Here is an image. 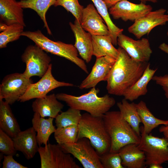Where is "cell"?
<instances>
[{
	"label": "cell",
	"instance_id": "d4e9b609",
	"mask_svg": "<svg viewBox=\"0 0 168 168\" xmlns=\"http://www.w3.org/2000/svg\"><path fill=\"white\" fill-rule=\"evenodd\" d=\"M93 54L96 58L109 56L116 59L119 54L109 35H92Z\"/></svg>",
	"mask_w": 168,
	"mask_h": 168
},
{
	"label": "cell",
	"instance_id": "9a60e30c",
	"mask_svg": "<svg viewBox=\"0 0 168 168\" xmlns=\"http://www.w3.org/2000/svg\"><path fill=\"white\" fill-rule=\"evenodd\" d=\"M116 59L109 56L97 58L91 71L79 86L81 90L95 87L98 83L106 81Z\"/></svg>",
	"mask_w": 168,
	"mask_h": 168
},
{
	"label": "cell",
	"instance_id": "cb8c5ba5",
	"mask_svg": "<svg viewBox=\"0 0 168 168\" xmlns=\"http://www.w3.org/2000/svg\"><path fill=\"white\" fill-rule=\"evenodd\" d=\"M0 129L12 138L21 131L10 105L0 100Z\"/></svg>",
	"mask_w": 168,
	"mask_h": 168
},
{
	"label": "cell",
	"instance_id": "5b68a950",
	"mask_svg": "<svg viewBox=\"0 0 168 168\" xmlns=\"http://www.w3.org/2000/svg\"><path fill=\"white\" fill-rule=\"evenodd\" d=\"M21 35L32 40L46 52L64 58L75 63L86 73H88L84 61L78 57V51L74 45L50 40L39 30L34 31H23Z\"/></svg>",
	"mask_w": 168,
	"mask_h": 168
},
{
	"label": "cell",
	"instance_id": "4316f807",
	"mask_svg": "<svg viewBox=\"0 0 168 168\" xmlns=\"http://www.w3.org/2000/svg\"><path fill=\"white\" fill-rule=\"evenodd\" d=\"M136 105L141 123L143 124L142 127L146 133H150L160 125L168 124V120L161 119L155 117L144 101L141 100Z\"/></svg>",
	"mask_w": 168,
	"mask_h": 168
},
{
	"label": "cell",
	"instance_id": "8992f818",
	"mask_svg": "<svg viewBox=\"0 0 168 168\" xmlns=\"http://www.w3.org/2000/svg\"><path fill=\"white\" fill-rule=\"evenodd\" d=\"M140 141L138 146L145 155V164L161 165L168 162V139L146 133L140 128Z\"/></svg>",
	"mask_w": 168,
	"mask_h": 168
},
{
	"label": "cell",
	"instance_id": "d6986e66",
	"mask_svg": "<svg viewBox=\"0 0 168 168\" xmlns=\"http://www.w3.org/2000/svg\"><path fill=\"white\" fill-rule=\"evenodd\" d=\"M23 9L16 0H0L1 21L8 26L18 24L26 26Z\"/></svg>",
	"mask_w": 168,
	"mask_h": 168
},
{
	"label": "cell",
	"instance_id": "6da1fadb",
	"mask_svg": "<svg viewBox=\"0 0 168 168\" xmlns=\"http://www.w3.org/2000/svg\"><path fill=\"white\" fill-rule=\"evenodd\" d=\"M118 49L119 55L106 81V88L109 94L123 96L142 75L149 63L136 61L123 48Z\"/></svg>",
	"mask_w": 168,
	"mask_h": 168
},
{
	"label": "cell",
	"instance_id": "d590c367",
	"mask_svg": "<svg viewBox=\"0 0 168 168\" xmlns=\"http://www.w3.org/2000/svg\"><path fill=\"white\" fill-rule=\"evenodd\" d=\"M12 155L4 156L2 168H27L16 161Z\"/></svg>",
	"mask_w": 168,
	"mask_h": 168
},
{
	"label": "cell",
	"instance_id": "7c38bea8",
	"mask_svg": "<svg viewBox=\"0 0 168 168\" xmlns=\"http://www.w3.org/2000/svg\"><path fill=\"white\" fill-rule=\"evenodd\" d=\"M152 7L141 2L135 4L123 0L109 8V12L115 19L134 22L152 11Z\"/></svg>",
	"mask_w": 168,
	"mask_h": 168
},
{
	"label": "cell",
	"instance_id": "8d00e7d4",
	"mask_svg": "<svg viewBox=\"0 0 168 168\" xmlns=\"http://www.w3.org/2000/svg\"><path fill=\"white\" fill-rule=\"evenodd\" d=\"M152 80L160 86L165 92L166 97L168 99V74L164 76H154Z\"/></svg>",
	"mask_w": 168,
	"mask_h": 168
},
{
	"label": "cell",
	"instance_id": "52a82bcc",
	"mask_svg": "<svg viewBox=\"0 0 168 168\" xmlns=\"http://www.w3.org/2000/svg\"><path fill=\"white\" fill-rule=\"evenodd\" d=\"M59 145L65 152L76 158L84 168H103L99 155L88 138H83L74 143Z\"/></svg>",
	"mask_w": 168,
	"mask_h": 168
},
{
	"label": "cell",
	"instance_id": "d6a6232c",
	"mask_svg": "<svg viewBox=\"0 0 168 168\" xmlns=\"http://www.w3.org/2000/svg\"><path fill=\"white\" fill-rule=\"evenodd\" d=\"M53 6L63 7L71 12L80 23L84 8L80 4L78 0H56Z\"/></svg>",
	"mask_w": 168,
	"mask_h": 168
},
{
	"label": "cell",
	"instance_id": "4fadbf2b",
	"mask_svg": "<svg viewBox=\"0 0 168 168\" xmlns=\"http://www.w3.org/2000/svg\"><path fill=\"white\" fill-rule=\"evenodd\" d=\"M117 44L138 62H148L152 52L149 42L145 38L135 40L122 33L118 37Z\"/></svg>",
	"mask_w": 168,
	"mask_h": 168
},
{
	"label": "cell",
	"instance_id": "836d02e7",
	"mask_svg": "<svg viewBox=\"0 0 168 168\" xmlns=\"http://www.w3.org/2000/svg\"><path fill=\"white\" fill-rule=\"evenodd\" d=\"M100 158L103 168H125L119 152H109L100 156Z\"/></svg>",
	"mask_w": 168,
	"mask_h": 168
},
{
	"label": "cell",
	"instance_id": "f546056e",
	"mask_svg": "<svg viewBox=\"0 0 168 168\" xmlns=\"http://www.w3.org/2000/svg\"><path fill=\"white\" fill-rule=\"evenodd\" d=\"M82 116L80 110L70 107L56 116L55 118V126L57 128H60L71 125H78Z\"/></svg>",
	"mask_w": 168,
	"mask_h": 168
},
{
	"label": "cell",
	"instance_id": "44dd1931",
	"mask_svg": "<svg viewBox=\"0 0 168 168\" xmlns=\"http://www.w3.org/2000/svg\"><path fill=\"white\" fill-rule=\"evenodd\" d=\"M122 164L125 168H145V155L138 145L131 143L127 145L119 151Z\"/></svg>",
	"mask_w": 168,
	"mask_h": 168
},
{
	"label": "cell",
	"instance_id": "1f68e13d",
	"mask_svg": "<svg viewBox=\"0 0 168 168\" xmlns=\"http://www.w3.org/2000/svg\"><path fill=\"white\" fill-rule=\"evenodd\" d=\"M24 27L18 24L7 25L0 34V48H6L9 43L19 39Z\"/></svg>",
	"mask_w": 168,
	"mask_h": 168
},
{
	"label": "cell",
	"instance_id": "60d3db41",
	"mask_svg": "<svg viewBox=\"0 0 168 168\" xmlns=\"http://www.w3.org/2000/svg\"><path fill=\"white\" fill-rule=\"evenodd\" d=\"M149 166L150 168H162L163 167L161 165L156 164H151Z\"/></svg>",
	"mask_w": 168,
	"mask_h": 168
},
{
	"label": "cell",
	"instance_id": "ac0fdd59",
	"mask_svg": "<svg viewBox=\"0 0 168 168\" xmlns=\"http://www.w3.org/2000/svg\"><path fill=\"white\" fill-rule=\"evenodd\" d=\"M36 133L32 127L21 131L12 138L16 150L21 152L27 160L33 158L38 152L39 146Z\"/></svg>",
	"mask_w": 168,
	"mask_h": 168
},
{
	"label": "cell",
	"instance_id": "f1b7e54d",
	"mask_svg": "<svg viewBox=\"0 0 168 168\" xmlns=\"http://www.w3.org/2000/svg\"><path fill=\"white\" fill-rule=\"evenodd\" d=\"M91 0L108 27L113 44L116 45L117 44L118 37L122 33L123 29L118 27L112 22L110 16L108 8L103 0Z\"/></svg>",
	"mask_w": 168,
	"mask_h": 168
},
{
	"label": "cell",
	"instance_id": "484cf974",
	"mask_svg": "<svg viewBox=\"0 0 168 168\" xmlns=\"http://www.w3.org/2000/svg\"><path fill=\"white\" fill-rule=\"evenodd\" d=\"M122 117L131 126L137 134L140 137L141 131L139 125L141 123L136 104L129 103L124 99L117 103Z\"/></svg>",
	"mask_w": 168,
	"mask_h": 168
},
{
	"label": "cell",
	"instance_id": "83f0119b",
	"mask_svg": "<svg viewBox=\"0 0 168 168\" xmlns=\"http://www.w3.org/2000/svg\"><path fill=\"white\" fill-rule=\"evenodd\" d=\"M56 0H21L18 1L23 8H29L35 11L40 17L44 24L48 33H52L48 24L46 18V12L49 8L54 5Z\"/></svg>",
	"mask_w": 168,
	"mask_h": 168
},
{
	"label": "cell",
	"instance_id": "3957f363",
	"mask_svg": "<svg viewBox=\"0 0 168 168\" xmlns=\"http://www.w3.org/2000/svg\"><path fill=\"white\" fill-rule=\"evenodd\" d=\"M103 118L111 140L109 152H118L121 148L129 144H139L140 137L122 117L119 111H108Z\"/></svg>",
	"mask_w": 168,
	"mask_h": 168
},
{
	"label": "cell",
	"instance_id": "e0dca14e",
	"mask_svg": "<svg viewBox=\"0 0 168 168\" xmlns=\"http://www.w3.org/2000/svg\"><path fill=\"white\" fill-rule=\"evenodd\" d=\"M69 25L75 38L74 46L82 58L86 63H89L93 55L92 35L86 32L76 19L74 23L70 22Z\"/></svg>",
	"mask_w": 168,
	"mask_h": 168
},
{
	"label": "cell",
	"instance_id": "5bb4252c",
	"mask_svg": "<svg viewBox=\"0 0 168 168\" xmlns=\"http://www.w3.org/2000/svg\"><path fill=\"white\" fill-rule=\"evenodd\" d=\"M166 11V9L161 8L149 12L135 21L128 27V32L140 39L143 35L148 34L155 27L164 25L168 21V14H165Z\"/></svg>",
	"mask_w": 168,
	"mask_h": 168
},
{
	"label": "cell",
	"instance_id": "7402d4cb",
	"mask_svg": "<svg viewBox=\"0 0 168 168\" xmlns=\"http://www.w3.org/2000/svg\"><path fill=\"white\" fill-rule=\"evenodd\" d=\"M157 70L151 68L150 64L148 63L142 75L125 91L123 96L124 99L133 101L146 95L148 91V84L152 79Z\"/></svg>",
	"mask_w": 168,
	"mask_h": 168
},
{
	"label": "cell",
	"instance_id": "30bf717a",
	"mask_svg": "<svg viewBox=\"0 0 168 168\" xmlns=\"http://www.w3.org/2000/svg\"><path fill=\"white\" fill-rule=\"evenodd\" d=\"M38 152L41 168H80L71 154L65 152L58 144L40 146Z\"/></svg>",
	"mask_w": 168,
	"mask_h": 168
},
{
	"label": "cell",
	"instance_id": "8fae6325",
	"mask_svg": "<svg viewBox=\"0 0 168 168\" xmlns=\"http://www.w3.org/2000/svg\"><path fill=\"white\" fill-rule=\"evenodd\" d=\"M50 63L45 74L38 82L31 84L18 101L24 102L33 99L43 98L51 91L60 87L73 86V84L57 80L53 76Z\"/></svg>",
	"mask_w": 168,
	"mask_h": 168
},
{
	"label": "cell",
	"instance_id": "603a6c76",
	"mask_svg": "<svg viewBox=\"0 0 168 168\" xmlns=\"http://www.w3.org/2000/svg\"><path fill=\"white\" fill-rule=\"evenodd\" d=\"M54 119L51 117L44 119L38 113L34 112L31 122L32 127L37 133L39 146L47 145L50 136L55 132L56 128L53 124Z\"/></svg>",
	"mask_w": 168,
	"mask_h": 168
},
{
	"label": "cell",
	"instance_id": "9c48e42d",
	"mask_svg": "<svg viewBox=\"0 0 168 168\" xmlns=\"http://www.w3.org/2000/svg\"><path fill=\"white\" fill-rule=\"evenodd\" d=\"M33 82L23 73H14L6 76L0 85V100L10 105L18 101Z\"/></svg>",
	"mask_w": 168,
	"mask_h": 168
},
{
	"label": "cell",
	"instance_id": "ba28073f",
	"mask_svg": "<svg viewBox=\"0 0 168 168\" xmlns=\"http://www.w3.org/2000/svg\"><path fill=\"white\" fill-rule=\"evenodd\" d=\"M26 68L23 73L27 77H42L47 71L51 61L46 52L36 44L26 47L21 56Z\"/></svg>",
	"mask_w": 168,
	"mask_h": 168
},
{
	"label": "cell",
	"instance_id": "4dcf8cb0",
	"mask_svg": "<svg viewBox=\"0 0 168 168\" xmlns=\"http://www.w3.org/2000/svg\"><path fill=\"white\" fill-rule=\"evenodd\" d=\"M78 127L71 125L57 128L54 133V138L58 145L74 143L77 141Z\"/></svg>",
	"mask_w": 168,
	"mask_h": 168
},
{
	"label": "cell",
	"instance_id": "ab89813d",
	"mask_svg": "<svg viewBox=\"0 0 168 168\" xmlns=\"http://www.w3.org/2000/svg\"><path fill=\"white\" fill-rule=\"evenodd\" d=\"M159 48L160 49L168 54V45L165 43L161 44Z\"/></svg>",
	"mask_w": 168,
	"mask_h": 168
},
{
	"label": "cell",
	"instance_id": "7bdbcfd3",
	"mask_svg": "<svg viewBox=\"0 0 168 168\" xmlns=\"http://www.w3.org/2000/svg\"><path fill=\"white\" fill-rule=\"evenodd\" d=\"M167 13L168 14V11L167 12ZM167 36H168V31L167 33Z\"/></svg>",
	"mask_w": 168,
	"mask_h": 168
},
{
	"label": "cell",
	"instance_id": "7a4b0ae2",
	"mask_svg": "<svg viewBox=\"0 0 168 168\" xmlns=\"http://www.w3.org/2000/svg\"><path fill=\"white\" fill-rule=\"evenodd\" d=\"M99 90L93 87L89 92L79 96L65 93L56 94L57 99L64 102L70 108L86 111L91 115L103 117L115 104L114 98L106 94L99 97Z\"/></svg>",
	"mask_w": 168,
	"mask_h": 168
},
{
	"label": "cell",
	"instance_id": "277c9868",
	"mask_svg": "<svg viewBox=\"0 0 168 168\" xmlns=\"http://www.w3.org/2000/svg\"><path fill=\"white\" fill-rule=\"evenodd\" d=\"M78 127L77 140L83 138L89 139L99 156L110 151L111 140L103 117L85 113L82 114Z\"/></svg>",
	"mask_w": 168,
	"mask_h": 168
},
{
	"label": "cell",
	"instance_id": "74e56055",
	"mask_svg": "<svg viewBox=\"0 0 168 168\" xmlns=\"http://www.w3.org/2000/svg\"><path fill=\"white\" fill-rule=\"evenodd\" d=\"M159 131L163 134L165 138L168 139V124L161 126L159 129Z\"/></svg>",
	"mask_w": 168,
	"mask_h": 168
},
{
	"label": "cell",
	"instance_id": "f35d334b",
	"mask_svg": "<svg viewBox=\"0 0 168 168\" xmlns=\"http://www.w3.org/2000/svg\"><path fill=\"white\" fill-rule=\"evenodd\" d=\"M105 3L107 8H109L117 3L123 0H103Z\"/></svg>",
	"mask_w": 168,
	"mask_h": 168
},
{
	"label": "cell",
	"instance_id": "b9f144b4",
	"mask_svg": "<svg viewBox=\"0 0 168 168\" xmlns=\"http://www.w3.org/2000/svg\"><path fill=\"white\" fill-rule=\"evenodd\" d=\"M141 2L145 3L147 2H151L153 3H156L157 2V0H139Z\"/></svg>",
	"mask_w": 168,
	"mask_h": 168
},
{
	"label": "cell",
	"instance_id": "2e32d148",
	"mask_svg": "<svg viewBox=\"0 0 168 168\" xmlns=\"http://www.w3.org/2000/svg\"><path fill=\"white\" fill-rule=\"evenodd\" d=\"M104 21L93 4H89L84 8L80 24L85 31L92 35H110Z\"/></svg>",
	"mask_w": 168,
	"mask_h": 168
},
{
	"label": "cell",
	"instance_id": "ffe728a7",
	"mask_svg": "<svg viewBox=\"0 0 168 168\" xmlns=\"http://www.w3.org/2000/svg\"><path fill=\"white\" fill-rule=\"evenodd\" d=\"M58 100L56 95L53 93L36 99L31 107L33 111L38 113L41 117L55 119L64 107V105Z\"/></svg>",
	"mask_w": 168,
	"mask_h": 168
},
{
	"label": "cell",
	"instance_id": "e575fe53",
	"mask_svg": "<svg viewBox=\"0 0 168 168\" xmlns=\"http://www.w3.org/2000/svg\"><path fill=\"white\" fill-rule=\"evenodd\" d=\"M17 151L12 138L0 129V152L5 155L14 156Z\"/></svg>",
	"mask_w": 168,
	"mask_h": 168
}]
</instances>
